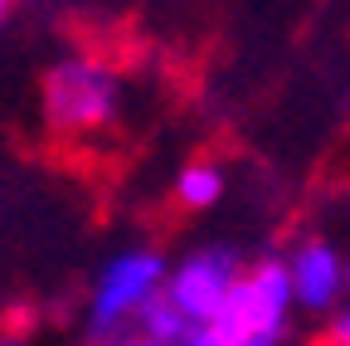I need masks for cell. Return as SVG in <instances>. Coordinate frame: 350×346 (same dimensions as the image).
<instances>
[{"label": "cell", "mask_w": 350, "mask_h": 346, "mask_svg": "<svg viewBox=\"0 0 350 346\" xmlns=\"http://www.w3.org/2000/svg\"><path fill=\"white\" fill-rule=\"evenodd\" d=\"M234 278H239V254L234 249H200V254H190L185 264L175 269L165 302L185 322L200 327V322L214 317V308L224 302V293L234 288Z\"/></svg>", "instance_id": "277c9868"}, {"label": "cell", "mask_w": 350, "mask_h": 346, "mask_svg": "<svg viewBox=\"0 0 350 346\" xmlns=\"http://www.w3.org/2000/svg\"><path fill=\"white\" fill-rule=\"evenodd\" d=\"M287 264L262 258L253 273H239L209 322L190 327L180 346H278L287 327Z\"/></svg>", "instance_id": "6da1fadb"}, {"label": "cell", "mask_w": 350, "mask_h": 346, "mask_svg": "<svg viewBox=\"0 0 350 346\" xmlns=\"http://www.w3.org/2000/svg\"><path fill=\"white\" fill-rule=\"evenodd\" d=\"M345 341H350V317L336 312V322H331V346H345Z\"/></svg>", "instance_id": "52a82bcc"}, {"label": "cell", "mask_w": 350, "mask_h": 346, "mask_svg": "<svg viewBox=\"0 0 350 346\" xmlns=\"http://www.w3.org/2000/svg\"><path fill=\"white\" fill-rule=\"evenodd\" d=\"M5 10H10V0H0V20H5Z\"/></svg>", "instance_id": "9c48e42d"}, {"label": "cell", "mask_w": 350, "mask_h": 346, "mask_svg": "<svg viewBox=\"0 0 350 346\" xmlns=\"http://www.w3.org/2000/svg\"><path fill=\"white\" fill-rule=\"evenodd\" d=\"M161 278H165V258L151 254V249L112 258V269H103V283H98V297H93V332H112L117 322L137 317L161 293Z\"/></svg>", "instance_id": "3957f363"}, {"label": "cell", "mask_w": 350, "mask_h": 346, "mask_svg": "<svg viewBox=\"0 0 350 346\" xmlns=\"http://www.w3.org/2000/svg\"><path fill=\"white\" fill-rule=\"evenodd\" d=\"M287 288H292V297L301 302V308L326 312L336 302V293H340V254L326 239L301 244L292 254V264H287Z\"/></svg>", "instance_id": "5b68a950"}, {"label": "cell", "mask_w": 350, "mask_h": 346, "mask_svg": "<svg viewBox=\"0 0 350 346\" xmlns=\"http://www.w3.org/2000/svg\"><path fill=\"white\" fill-rule=\"evenodd\" d=\"M0 346H25V341H20L15 332H5V336H0Z\"/></svg>", "instance_id": "ba28073f"}, {"label": "cell", "mask_w": 350, "mask_h": 346, "mask_svg": "<svg viewBox=\"0 0 350 346\" xmlns=\"http://www.w3.org/2000/svg\"><path fill=\"white\" fill-rule=\"evenodd\" d=\"M117 73L103 59H64L44 73V117L64 137H88L112 122L117 112Z\"/></svg>", "instance_id": "7a4b0ae2"}, {"label": "cell", "mask_w": 350, "mask_h": 346, "mask_svg": "<svg viewBox=\"0 0 350 346\" xmlns=\"http://www.w3.org/2000/svg\"><path fill=\"white\" fill-rule=\"evenodd\" d=\"M219 190H224V181H219L214 166H190L180 176V190H175V195H180L185 210H209L219 200Z\"/></svg>", "instance_id": "8992f818"}]
</instances>
